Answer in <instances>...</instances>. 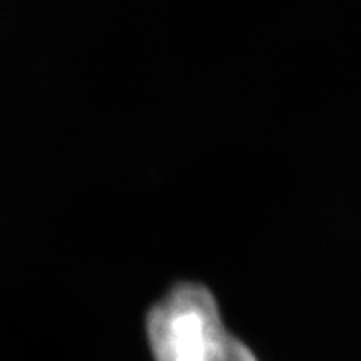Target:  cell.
<instances>
[{
	"label": "cell",
	"instance_id": "cell-1",
	"mask_svg": "<svg viewBox=\"0 0 361 361\" xmlns=\"http://www.w3.org/2000/svg\"><path fill=\"white\" fill-rule=\"evenodd\" d=\"M146 329L154 361H202L224 326L213 293L184 281L149 310Z\"/></svg>",
	"mask_w": 361,
	"mask_h": 361
},
{
	"label": "cell",
	"instance_id": "cell-2",
	"mask_svg": "<svg viewBox=\"0 0 361 361\" xmlns=\"http://www.w3.org/2000/svg\"><path fill=\"white\" fill-rule=\"evenodd\" d=\"M202 361H258L241 340L224 329L216 338Z\"/></svg>",
	"mask_w": 361,
	"mask_h": 361
}]
</instances>
